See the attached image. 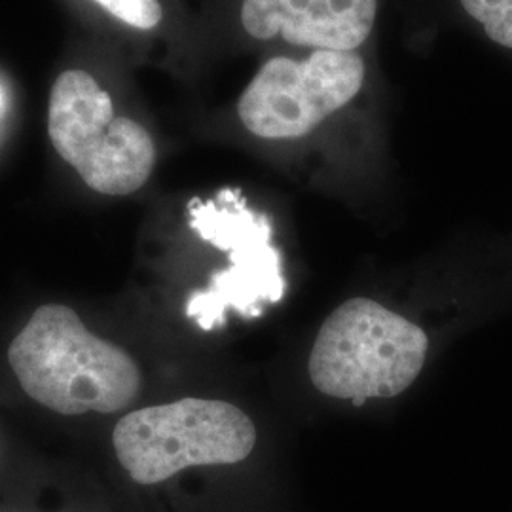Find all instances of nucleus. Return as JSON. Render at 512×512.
<instances>
[{
	"label": "nucleus",
	"mask_w": 512,
	"mask_h": 512,
	"mask_svg": "<svg viewBox=\"0 0 512 512\" xmlns=\"http://www.w3.org/2000/svg\"><path fill=\"white\" fill-rule=\"evenodd\" d=\"M8 359L23 391L63 416L122 412L141 391L137 363L63 304L40 306L10 344Z\"/></svg>",
	"instance_id": "1"
},
{
	"label": "nucleus",
	"mask_w": 512,
	"mask_h": 512,
	"mask_svg": "<svg viewBox=\"0 0 512 512\" xmlns=\"http://www.w3.org/2000/svg\"><path fill=\"white\" fill-rule=\"evenodd\" d=\"M427 334L370 298H351L330 313L311 348L313 385L336 399L365 403L397 397L427 359Z\"/></svg>",
	"instance_id": "2"
},
{
	"label": "nucleus",
	"mask_w": 512,
	"mask_h": 512,
	"mask_svg": "<svg viewBox=\"0 0 512 512\" xmlns=\"http://www.w3.org/2000/svg\"><path fill=\"white\" fill-rule=\"evenodd\" d=\"M365 50H274L239 95L241 126L264 141H300L366 93Z\"/></svg>",
	"instance_id": "3"
},
{
	"label": "nucleus",
	"mask_w": 512,
	"mask_h": 512,
	"mask_svg": "<svg viewBox=\"0 0 512 512\" xmlns=\"http://www.w3.org/2000/svg\"><path fill=\"white\" fill-rule=\"evenodd\" d=\"M112 444L120 465L139 484H158L188 467L232 465L253 452L256 427L234 404L186 397L129 412Z\"/></svg>",
	"instance_id": "4"
},
{
	"label": "nucleus",
	"mask_w": 512,
	"mask_h": 512,
	"mask_svg": "<svg viewBox=\"0 0 512 512\" xmlns=\"http://www.w3.org/2000/svg\"><path fill=\"white\" fill-rule=\"evenodd\" d=\"M48 133L57 154L105 196L137 192L156 164L148 129L128 116H116L109 92L84 71H67L55 80Z\"/></svg>",
	"instance_id": "5"
},
{
	"label": "nucleus",
	"mask_w": 512,
	"mask_h": 512,
	"mask_svg": "<svg viewBox=\"0 0 512 512\" xmlns=\"http://www.w3.org/2000/svg\"><path fill=\"white\" fill-rule=\"evenodd\" d=\"M192 224L203 238L230 253L232 266L215 275L205 293L188 300V315L205 330L224 321V313L236 310L258 317L266 304H275L285 293L281 260L270 243V226L247 209H217L194 205Z\"/></svg>",
	"instance_id": "6"
},
{
	"label": "nucleus",
	"mask_w": 512,
	"mask_h": 512,
	"mask_svg": "<svg viewBox=\"0 0 512 512\" xmlns=\"http://www.w3.org/2000/svg\"><path fill=\"white\" fill-rule=\"evenodd\" d=\"M380 0H241L247 37L275 50H365Z\"/></svg>",
	"instance_id": "7"
},
{
	"label": "nucleus",
	"mask_w": 512,
	"mask_h": 512,
	"mask_svg": "<svg viewBox=\"0 0 512 512\" xmlns=\"http://www.w3.org/2000/svg\"><path fill=\"white\" fill-rule=\"evenodd\" d=\"M459 6L494 44L512 52V0H459Z\"/></svg>",
	"instance_id": "8"
},
{
	"label": "nucleus",
	"mask_w": 512,
	"mask_h": 512,
	"mask_svg": "<svg viewBox=\"0 0 512 512\" xmlns=\"http://www.w3.org/2000/svg\"><path fill=\"white\" fill-rule=\"evenodd\" d=\"M105 8L112 18L120 19L133 29L150 31L156 29L164 19V8L160 0H93Z\"/></svg>",
	"instance_id": "9"
}]
</instances>
